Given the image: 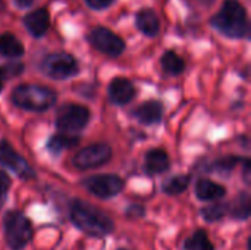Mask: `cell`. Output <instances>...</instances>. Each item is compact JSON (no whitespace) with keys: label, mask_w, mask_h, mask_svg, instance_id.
Returning a JSON list of instances; mask_svg holds the SVG:
<instances>
[{"label":"cell","mask_w":251,"mask_h":250,"mask_svg":"<svg viewBox=\"0 0 251 250\" xmlns=\"http://www.w3.org/2000/svg\"><path fill=\"white\" fill-rule=\"evenodd\" d=\"M71 222L90 237H106L115 231L113 220L94 205L75 199L69 206Z\"/></svg>","instance_id":"1"},{"label":"cell","mask_w":251,"mask_h":250,"mask_svg":"<svg viewBox=\"0 0 251 250\" xmlns=\"http://www.w3.org/2000/svg\"><path fill=\"white\" fill-rule=\"evenodd\" d=\"M210 22L213 28L229 38L247 37L250 31L247 10L238 0H225L221 10L212 18Z\"/></svg>","instance_id":"2"},{"label":"cell","mask_w":251,"mask_h":250,"mask_svg":"<svg viewBox=\"0 0 251 250\" xmlns=\"http://www.w3.org/2000/svg\"><path fill=\"white\" fill-rule=\"evenodd\" d=\"M56 91L38 84H21L12 91V103L24 111L46 112L56 103Z\"/></svg>","instance_id":"3"},{"label":"cell","mask_w":251,"mask_h":250,"mask_svg":"<svg viewBox=\"0 0 251 250\" xmlns=\"http://www.w3.org/2000/svg\"><path fill=\"white\" fill-rule=\"evenodd\" d=\"M3 237L10 250H24L34 237L31 220L21 211H7L3 215Z\"/></svg>","instance_id":"4"},{"label":"cell","mask_w":251,"mask_h":250,"mask_svg":"<svg viewBox=\"0 0 251 250\" xmlns=\"http://www.w3.org/2000/svg\"><path fill=\"white\" fill-rule=\"evenodd\" d=\"M41 72L51 80H68L79 72L78 60L65 52H56L47 55L40 65Z\"/></svg>","instance_id":"5"},{"label":"cell","mask_w":251,"mask_h":250,"mask_svg":"<svg viewBox=\"0 0 251 250\" xmlns=\"http://www.w3.org/2000/svg\"><path fill=\"white\" fill-rule=\"evenodd\" d=\"M90 111L82 105L66 103L59 108L56 115V127L62 133H78L84 130L90 122Z\"/></svg>","instance_id":"6"},{"label":"cell","mask_w":251,"mask_h":250,"mask_svg":"<svg viewBox=\"0 0 251 250\" xmlns=\"http://www.w3.org/2000/svg\"><path fill=\"white\" fill-rule=\"evenodd\" d=\"M84 189L91 193L93 196L99 199H112L118 196L124 187L125 181L115 174H100V175H91L81 181Z\"/></svg>","instance_id":"7"},{"label":"cell","mask_w":251,"mask_h":250,"mask_svg":"<svg viewBox=\"0 0 251 250\" xmlns=\"http://www.w3.org/2000/svg\"><path fill=\"white\" fill-rule=\"evenodd\" d=\"M112 159V147L106 143H94L90 144L79 152L72 159L75 168L85 171V169H96L106 165Z\"/></svg>","instance_id":"8"},{"label":"cell","mask_w":251,"mask_h":250,"mask_svg":"<svg viewBox=\"0 0 251 250\" xmlns=\"http://www.w3.org/2000/svg\"><path fill=\"white\" fill-rule=\"evenodd\" d=\"M88 41L94 49L110 57H118L125 50V41L106 27H96L91 29L88 34Z\"/></svg>","instance_id":"9"},{"label":"cell","mask_w":251,"mask_h":250,"mask_svg":"<svg viewBox=\"0 0 251 250\" xmlns=\"http://www.w3.org/2000/svg\"><path fill=\"white\" fill-rule=\"evenodd\" d=\"M0 165L12 171L21 180L35 178V171L28 164V161L22 158L6 140H0Z\"/></svg>","instance_id":"10"},{"label":"cell","mask_w":251,"mask_h":250,"mask_svg":"<svg viewBox=\"0 0 251 250\" xmlns=\"http://www.w3.org/2000/svg\"><path fill=\"white\" fill-rule=\"evenodd\" d=\"M107 94H109V100L113 105L124 106L134 99L135 87L128 78L116 77L110 81L109 88H107Z\"/></svg>","instance_id":"11"},{"label":"cell","mask_w":251,"mask_h":250,"mask_svg":"<svg viewBox=\"0 0 251 250\" xmlns=\"http://www.w3.org/2000/svg\"><path fill=\"white\" fill-rule=\"evenodd\" d=\"M134 118L143 125H154L162 121L163 116V105L157 100H149L141 103L134 112Z\"/></svg>","instance_id":"12"},{"label":"cell","mask_w":251,"mask_h":250,"mask_svg":"<svg viewBox=\"0 0 251 250\" xmlns=\"http://www.w3.org/2000/svg\"><path fill=\"white\" fill-rule=\"evenodd\" d=\"M24 25L28 29V32L31 35H34L35 38L43 37L50 27V15H49L47 9L41 7V9L29 12L24 18Z\"/></svg>","instance_id":"13"},{"label":"cell","mask_w":251,"mask_h":250,"mask_svg":"<svg viewBox=\"0 0 251 250\" xmlns=\"http://www.w3.org/2000/svg\"><path fill=\"white\" fill-rule=\"evenodd\" d=\"M171 168V159L166 150L151 149L144 156V171L149 175H159Z\"/></svg>","instance_id":"14"},{"label":"cell","mask_w":251,"mask_h":250,"mask_svg":"<svg viewBox=\"0 0 251 250\" xmlns=\"http://www.w3.org/2000/svg\"><path fill=\"white\" fill-rule=\"evenodd\" d=\"M196 196L201 202H215L222 199L226 194V189L212 180L207 178H200L196 183Z\"/></svg>","instance_id":"15"},{"label":"cell","mask_w":251,"mask_h":250,"mask_svg":"<svg viewBox=\"0 0 251 250\" xmlns=\"http://www.w3.org/2000/svg\"><path fill=\"white\" fill-rule=\"evenodd\" d=\"M135 25L146 37H156L160 31V21L153 9H141L135 15Z\"/></svg>","instance_id":"16"},{"label":"cell","mask_w":251,"mask_h":250,"mask_svg":"<svg viewBox=\"0 0 251 250\" xmlns=\"http://www.w3.org/2000/svg\"><path fill=\"white\" fill-rule=\"evenodd\" d=\"M24 53H25L24 44L16 35H13L12 32L0 34V55L9 59H18Z\"/></svg>","instance_id":"17"},{"label":"cell","mask_w":251,"mask_h":250,"mask_svg":"<svg viewBox=\"0 0 251 250\" xmlns=\"http://www.w3.org/2000/svg\"><path fill=\"white\" fill-rule=\"evenodd\" d=\"M251 203L250 194L247 192H241L237 197L229 203V215L237 221H247L250 218Z\"/></svg>","instance_id":"18"},{"label":"cell","mask_w":251,"mask_h":250,"mask_svg":"<svg viewBox=\"0 0 251 250\" xmlns=\"http://www.w3.org/2000/svg\"><path fill=\"white\" fill-rule=\"evenodd\" d=\"M79 141V137L71 136L68 133H62V134H56L53 137L49 139L47 141V150L53 155H59L63 150H68L74 146H76Z\"/></svg>","instance_id":"19"},{"label":"cell","mask_w":251,"mask_h":250,"mask_svg":"<svg viewBox=\"0 0 251 250\" xmlns=\"http://www.w3.org/2000/svg\"><path fill=\"white\" fill-rule=\"evenodd\" d=\"M182 250H215V246L210 242L207 231L199 228L196 233L185 239V242L182 243Z\"/></svg>","instance_id":"20"},{"label":"cell","mask_w":251,"mask_h":250,"mask_svg":"<svg viewBox=\"0 0 251 250\" xmlns=\"http://www.w3.org/2000/svg\"><path fill=\"white\" fill-rule=\"evenodd\" d=\"M190 183H191L190 175H174L163 181L162 192L168 196H178L188 189Z\"/></svg>","instance_id":"21"},{"label":"cell","mask_w":251,"mask_h":250,"mask_svg":"<svg viewBox=\"0 0 251 250\" xmlns=\"http://www.w3.org/2000/svg\"><path fill=\"white\" fill-rule=\"evenodd\" d=\"M160 63H162L163 71L166 74H169V75H179L185 69L184 59L179 55H176L175 52H172V50H168V52L163 53V56L160 59Z\"/></svg>","instance_id":"22"},{"label":"cell","mask_w":251,"mask_h":250,"mask_svg":"<svg viewBox=\"0 0 251 250\" xmlns=\"http://www.w3.org/2000/svg\"><path fill=\"white\" fill-rule=\"evenodd\" d=\"M228 214H229V203H226V202H219V203H215V205H210V206H206L201 209V217L207 222L221 221Z\"/></svg>","instance_id":"23"},{"label":"cell","mask_w":251,"mask_h":250,"mask_svg":"<svg viewBox=\"0 0 251 250\" xmlns=\"http://www.w3.org/2000/svg\"><path fill=\"white\" fill-rule=\"evenodd\" d=\"M241 159L235 158V156H228V158H222V159H218L216 162L212 164V167L209 168V171H216V172H221V174H229L235 167L237 164L240 162Z\"/></svg>","instance_id":"24"},{"label":"cell","mask_w":251,"mask_h":250,"mask_svg":"<svg viewBox=\"0 0 251 250\" xmlns=\"http://www.w3.org/2000/svg\"><path fill=\"white\" fill-rule=\"evenodd\" d=\"M10 178L9 175L0 169V208L3 206V203L6 202V197H7V193H9V189H10Z\"/></svg>","instance_id":"25"},{"label":"cell","mask_w":251,"mask_h":250,"mask_svg":"<svg viewBox=\"0 0 251 250\" xmlns=\"http://www.w3.org/2000/svg\"><path fill=\"white\" fill-rule=\"evenodd\" d=\"M146 215V209L140 205H129L126 208V217L131 220H137V218H143Z\"/></svg>","instance_id":"26"},{"label":"cell","mask_w":251,"mask_h":250,"mask_svg":"<svg viewBox=\"0 0 251 250\" xmlns=\"http://www.w3.org/2000/svg\"><path fill=\"white\" fill-rule=\"evenodd\" d=\"M113 1H115V0H85V3H87L91 9H94V10L106 9V7H109Z\"/></svg>","instance_id":"27"},{"label":"cell","mask_w":251,"mask_h":250,"mask_svg":"<svg viewBox=\"0 0 251 250\" xmlns=\"http://www.w3.org/2000/svg\"><path fill=\"white\" fill-rule=\"evenodd\" d=\"M9 78H10V75H9V72H7V69H6V65L0 66V91L3 90L4 81L9 80Z\"/></svg>","instance_id":"28"},{"label":"cell","mask_w":251,"mask_h":250,"mask_svg":"<svg viewBox=\"0 0 251 250\" xmlns=\"http://www.w3.org/2000/svg\"><path fill=\"white\" fill-rule=\"evenodd\" d=\"M250 171H251L250 161H249V159H246V161H244V181H246L247 184H250Z\"/></svg>","instance_id":"29"},{"label":"cell","mask_w":251,"mask_h":250,"mask_svg":"<svg viewBox=\"0 0 251 250\" xmlns=\"http://www.w3.org/2000/svg\"><path fill=\"white\" fill-rule=\"evenodd\" d=\"M34 0H15V4L21 9H26L29 6H32Z\"/></svg>","instance_id":"30"},{"label":"cell","mask_w":251,"mask_h":250,"mask_svg":"<svg viewBox=\"0 0 251 250\" xmlns=\"http://www.w3.org/2000/svg\"><path fill=\"white\" fill-rule=\"evenodd\" d=\"M118 250H126V249H118Z\"/></svg>","instance_id":"31"}]
</instances>
